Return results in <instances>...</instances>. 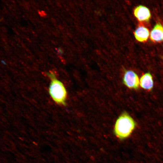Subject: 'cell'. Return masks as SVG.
Masks as SVG:
<instances>
[{
    "mask_svg": "<svg viewBox=\"0 0 163 163\" xmlns=\"http://www.w3.org/2000/svg\"><path fill=\"white\" fill-rule=\"evenodd\" d=\"M134 14L137 19L140 21H147L151 17V14L149 9L144 6L140 5L134 10Z\"/></svg>",
    "mask_w": 163,
    "mask_h": 163,
    "instance_id": "4",
    "label": "cell"
},
{
    "mask_svg": "<svg viewBox=\"0 0 163 163\" xmlns=\"http://www.w3.org/2000/svg\"><path fill=\"white\" fill-rule=\"evenodd\" d=\"M139 82L140 86L145 89L151 90L153 86L152 77L149 72L145 73L141 77Z\"/></svg>",
    "mask_w": 163,
    "mask_h": 163,
    "instance_id": "6",
    "label": "cell"
},
{
    "mask_svg": "<svg viewBox=\"0 0 163 163\" xmlns=\"http://www.w3.org/2000/svg\"><path fill=\"white\" fill-rule=\"evenodd\" d=\"M51 79L49 88L50 94L53 100L59 104L64 105L66 97V91L62 83L55 77L53 71L48 73Z\"/></svg>",
    "mask_w": 163,
    "mask_h": 163,
    "instance_id": "2",
    "label": "cell"
},
{
    "mask_svg": "<svg viewBox=\"0 0 163 163\" xmlns=\"http://www.w3.org/2000/svg\"><path fill=\"white\" fill-rule=\"evenodd\" d=\"M134 35L136 39L140 42L147 41L149 35L148 28L143 26L139 27L134 31Z\"/></svg>",
    "mask_w": 163,
    "mask_h": 163,
    "instance_id": "7",
    "label": "cell"
},
{
    "mask_svg": "<svg viewBox=\"0 0 163 163\" xmlns=\"http://www.w3.org/2000/svg\"><path fill=\"white\" fill-rule=\"evenodd\" d=\"M136 123L133 119L126 112L122 113L115 123L113 132L119 139L123 140L129 137L134 130Z\"/></svg>",
    "mask_w": 163,
    "mask_h": 163,
    "instance_id": "1",
    "label": "cell"
},
{
    "mask_svg": "<svg viewBox=\"0 0 163 163\" xmlns=\"http://www.w3.org/2000/svg\"><path fill=\"white\" fill-rule=\"evenodd\" d=\"M123 82L126 87L130 89H137L140 85L138 75L131 70L125 72L123 77Z\"/></svg>",
    "mask_w": 163,
    "mask_h": 163,
    "instance_id": "3",
    "label": "cell"
},
{
    "mask_svg": "<svg viewBox=\"0 0 163 163\" xmlns=\"http://www.w3.org/2000/svg\"><path fill=\"white\" fill-rule=\"evenodd\" d=\"M150 38L154 42H159L163 40V26L160 23L154 26L150 33Z\"/></svg>",
    "mask_w": 163,
    "mask_h": 163,
    "instance_id": "5",
    "label": "cell"
}]
</instances>
